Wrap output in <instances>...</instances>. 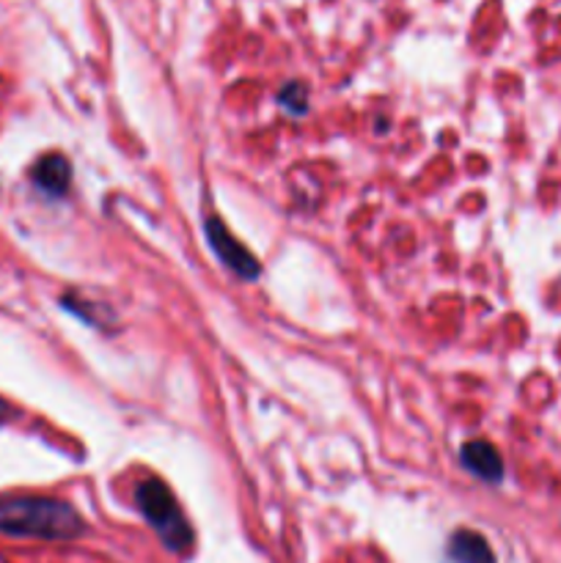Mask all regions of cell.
I'll list each match as a JSON object with an SVG mask.
<instances>
[{"label":"cell","instance_id":"6da1fadb","mask_svg":"<svg viewBox=\"0 0 561 563\" xmlns=\"http://www.w3.org/2000/svg\"><path fill=\"white\" fill-rule=\"evenodd\" d=\"M83 519L56 497H7L0 501V533L67 541L83 533Z\"/></svg>","mask_w":561,"mask_h":563},{"label":"cell","instance_id":"3957f363","mask_svg":"<svg viewBox=\"0 0 561 563\" xmlns=\"http://www.w3.org/2000/svg\"><path fill=\"white\" fill-rule=\"evenodd\" d=\"M204 232H207V239H210L212 250H215V256L229 267V270L237 272V275L245 278V281H256V278H259L261 265L256 261V256L250 254V250L245 248L232 232H229L226 223H223L221 218H207Z\"/></svg>","mask_w":561,"mask_h":563},{"label":"cell","instance_id":"7a4b0ae2","mask_svg":"<svg viewBox=\"0 0 561 563\" xmlns=\"http://www.w3.org/2000/svg\"><path fill=\"white\" fill-rule=\"evenodd\" d=\"M136 503L143 517H147V523L157 530L165 547H171L179 555L190 552V547H194V530H190L179 503H176V497L171 495V490L163 481H141L136 490Z\"/></svg>","mask_w":561,"mask_h":563},{"label":"cell","instance_id":"8992f818","mask_svg":"<svg viewBox=\"0 0 561 563\" xmlns=\"http://www.w3.org/2000/svg\"><path fill=\"white\" fill-rule=\"evenodd\" d=\"M448 555L454 563H495L488 539L477 530H457L448 539Z\"/></svg>","mask_w":561,"mask_h":563},{"label":"cell","instance_id":"52a82bcc","mask_svg":"<svg viewBox=\"0 0 561 563\" xmlns=\"http://www.w3.org/2000/svg\"><path fill=\"white\" fill-rule=\"evenodd\" d=\"M278 102H281V107L284 110H290L292 116H301V113L308 110V91L303 89L301 83H290L281 89V94H278Z\"/></svg>","mask_w":561,"mask_h":563},{"label":"cell","instance_id":"277c9868","mask_svg":"<svg viewBox=\"0 0 561 563\" xmlns=\"http://www.w3.org/2000/svg\"><path fill=\"white\" fill-rule=\"evenodd\" d=\"M459 459H463L465 470H471V473L479 476L482 481L499 484V481L504 479V459H501L495 445H490L488 439H474V443L463 445Z\"/></svg>","mask_w":561,"mask_h":563},{"label":"cell","instance_id":"5b68a950","mask_svg":"<svg viewBox=\"0 0 561 563\" xmlns=\"http://www.w3.org/2000/svg\"><path fill=\"white\" fill-rule=\"evenodd\" d=\"M34 181L47 196H63L69 190V181H72V165H69V160L63 154H45L34 165Z\"/></svg>","mask_w":561,"mask_h":563},{"label":"cell","instance_id":"ba28073f","mask_svg":"<svg viewBox=\"0 0 561 563\" xmlns=\"http://www.w3.org/2000/svg\"><path fill=\"white\" fill-rule=\"evenodd\" d=\"M12 418H14V407L9 404L7 399H0V426L12 421Z\"/></svg>","mask_w":561,"mask_h":563}]
</instances>
